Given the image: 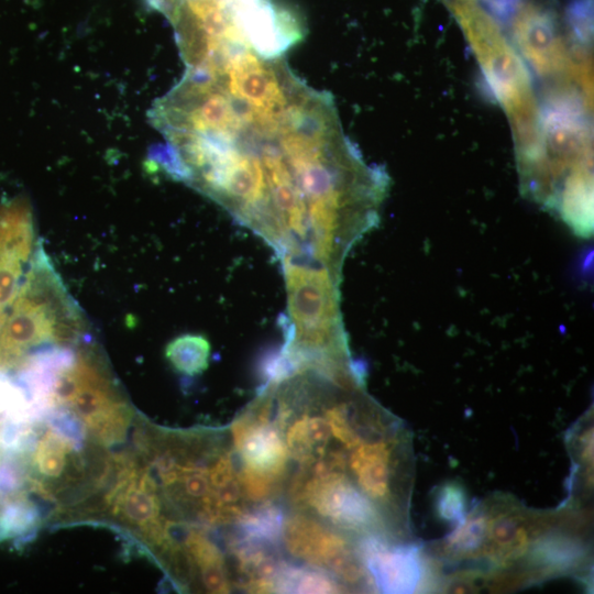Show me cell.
I'll use <instances>...</instances> for the list:
<instances>
[{
  "instance_id": "cell-1",
  "label": "cell",
  "mask_w": 594,
  "mask_h": 594,
  "mask_svg": "<svg viewBox=\"0 0 594 594\" xmlns=\"http://www.w3.org/2000/svg\"><path fill=\"white\" fill-rule=\"evenodd\" d=\"M150 161L265 240L283 265L343 264L380 218L386 172L345 135L330 94L284 56L231 51L182 79L150 112Z\"/></svg>"
},
{
  "instance_id": "cell-2",
  "label": "cell",
  "mask_w": 594,
  "mask_h": 594,
  "mask_svg": "<svg viewBox=\"0 0 594 594\" xmlns=\"http://www.w3.org/2000/svg\"><path fill=\"white\" fill-rule=\"evenodd\" d=\"M82 323L44 250L37 246L0 327V371L20 365L41 344L76 341Z\"/></svg>"
},
{
  "instance_id": "cell-3",
  "label": "cell",
  "mask_w": 594,
  "mask_h": 594,
  "mask_svg": "<svg viewBox=\"0 0 594 594\" xmlns=\"http://www.w3.org/2000/svg\"><path fill=\"white\" fill-rule=\"evenodd\" d=\"M448 4L508 113L517 156L532 155L541 146V114L525 67L504 37L495 16L485 8L472 1H450Z\"/></svg>"
},
{
  "instance_id": "cell-4",
  "label": "cell",
  "mask_w": 594,
  "mask_h": 594,
  "mask_svg": "<svg viewBox=\"0 0 594 594\" xmlns=\"http://www.w3.org/2000/svg\"><path fill=\"white\" fill-rule=\"evenodd\" d=\"M231 433L246 499L255 505L271 502L285 480L288 452L260 395L235 419Z\"/></svg>"
},
{
  "instance_id": "cell-5",
  "label": "cell",
  "mask_w": 594,
  "mask_h": 594,
  "mask_svg": "<svg viewBox=\"0 0 594 594\" xmlns=\"http://www.w3.org/2000/svg\"><path fill=\"white\" fill-rule=\"evenodd\" d=\"M290 504L338 529L367 534L382 526L373 503L344 472L295 474L288 485Z\"/></svg>"
},
{
  "instance_id": "cell-6",
  "label": "cell",
  "mask_w": 594,
  "mask_h": 594,
  "mask_svg": "<svg viewBox=\"0 0 594 594\" xmlns=\"http://www.w3.org/2000/svg\"><path fill=\"white\" fill-rule=\"evenodd\" d=\"M283 540L293 557L342 583H372L358 550L352 548L348 538L309 514L299 512L287 517Z\"/></svg>"
},
{
  "instance_id": "cell-7",
  "label": "cell",
  "mask_w": 594,
  "mask_h": 594,
  "mask_svg": "<svg viewBox=\"0 0 594 594\" xmlns=\"http://www.w3.org/2000/svg\"><path fill=\"white\" fill-rule=\"evenodd\" d=\"M512 15L515 38L530 65L539 76H560L569 66L556 12L538 0H519Z\"/></svg>"
},
{
  "instance_id": "cell-8",
  "label": "cell",
  "mask_w": 594,
  "mask_h": 594,
  "mask_svg": "<svg viewBox=\"0 0 594 594\" xmlns=\"http://www.w3.org/2000/svg\"><path fill=\"white\" fill-rule=\"evenodd\" d=\"M359 557L382 593H413L422 581V561L414 546H391L371 535L360 541Z\"/></svg>"
},
{
  "instance_id": "cell-9",
  "label": "cell",
  "mask_w": 594,
  "mask_h": 594,
  "mask_svg": "<svg viewBox=\"0 0 594 594\" xmlns=\"http://www.w3.org/2000/svg\"><path fill=\"white\" fill-rule=\"evenodd\" d=\"M155 481L146 471L128 470L111 491L108 503L113 514L143 530L145 537L164 550L168 547L167 521L161 518Z\"/></svg>"
},
{
  "instance_id": "cell-10",
  "label": "cell",
  "mask_w": 594,
  "mask_h": 594,
  "mask_svg": "<svg viewBox=\"0 0 594 594\" xmlns=\"http://www.w3.org/2000/svg\"><path fill=\"white\" fill-rule=\"evenodd\" d=\"M346 470L356 486L376 504H385L392 497L393 452L388 440H364L351 450Z\"/></svg>"
},
{
  "instance_id": "cell-11",
  "label": "cell",
  "mask_w": 594,
  "mask_h": 594,
  "mask_svg": "<svg viewBox=\"0 0 594 594\" xmlns=\"http://www.w3.org/2000/svg\"><path fill=\"white\" fill-rule=\"evenodd\" d=\"M184 541L187 558L197 566L204 587L209 593L231 592L232 580L220 549L196 528L188 530Z\"/></svg>"
},
{
  "instance_id": "cell-12",
  "label": "cell",
  "mask_w": 594,
  "mask_h": 594,
  "mask_svg": "<svg viewBox=\"0 0 594 594\" xmlns=\"http://www.w3.org/2000/svg\"><path fill=\"white\" fill-rule=\"evenodd\" d=\"M285 516L272 502L255 505L235 522L238 536L262 544L277 547L283 539Z\"/></svg>"
},
{
  "instance_id": "cell-13",
  "label": "cell",
  "mask_w": 594,
  "mask_h": 594,
  "mask_svg": "<svg viewBox=\"0 0 594 594\" xmlns=\"http://www.w3.org/2000/svg\"><path fill=\"white\" fill-rule=\"evenodd\" d=\"M165 358L178 373L196 376L208 369L210 343L201 334L185 333L166 345Z\"/></svg>"
},
{
  "instance_id": "cell-14",
  "label": "cell",
  "mask_w": 594,
  "mask_h": 594,
  "mask_svg": "<svg viewBox=\"0 0 594 594\" xmlns=\"http://www.w3.org/2000/svg\"><path fill=\"white\" fill-rule=\"evenodd\" d=\"M342 586L331 574L284 562L275 582V593H339Z\"/></svg>"
},
{
  "instance_id": "cell-15",
  "label": "cell",
  "mask_w": 594,
  "mask_h": 594,
  "mask_svg": "<svg viewBox=\"0 0 594 594\" xmlns=\"http://www.w3.org/2000/svg\"><path fill=\"white\" fill-rule=\"evenodd\" d=\"M491 553L498 561L514 560L528 547V534L519 519L512 515H498L488 519L487 536Z\"/></svg>"
},
{
  "instance_id": "cell-16",
  "label": "cell",
  "mask_w": 594,
  "mask_h": 594,
  "mask_svg": "<svg viewBox=\"0 0 594 594\" xmlns=\"http://www.w3.org/2000/svg\"><path fill=\"white\" fill-rule=\"evenodd\" d=\"M488 517L484 512H473L458 524L448 536L444 549L453 557L474 554L484 543L487 536Z\"/></svg>"
},
{
  "instance_id": "cell-17",
  "label": "cell",
  "mask_w": 594,
  "mask_h": 594,
  "mask_svg": "<svg viewBox=\"0 0 594 594\" xmlns=\"http://www.w3.org/2000/svg\"><path fill=\"white\" fill-rule=\"evenodd\" d=\"M74 444L53 428L37 442L33 452V463L37 472L45 477H59L66 466L67 453Z\"/></svg>"
},
{
  "instance_id": "cell-18",
  "label": "cell",
  "mask_w": 594,
  "mask_h": 594,
  "mask_svg": "<svg viewBox=\"0 0 594 594\" xmlns=\"http://www.w3.org/2000/svg\"><path fill=\"white\" fill-rule=\"evenodd\" d=\"M582 556L581 546L566 537H547L534 547L532 558L538 564L553 569L571 566Z\"/></svg>"
},
{
  "instance_id": "cell-19",
  "label": "cell",
  "mask_w": 594,
  "mask_h": 594,
  "mask_svg": "<svg viewBox=\"0 0 594 594\" xmlns=\"http://www.w3.org/2000/svg\"><path fill=\"white\" fill-rule=\"evenodd\" d=\"M435 506L440 519L458 525L466 516V493L460 484L448 483L437 493Z\"/></svg>"
},
{
  "instance_id": "cell-20",
  "label": "cell",
  "mask_w": 594,
  "mask_h": 594,
  "mask_svg": "<svg viewBox=\"0 0 594 594\" xmlns=\"http://www.w3.org/2000/svg\"><path fill=\"white\" fill-rule=\"evenodd\" d=\"M444 1L447 2V1H452V0H444ZM454 1H472V2L482 1L486 6L487 9L492 10L495 7H497L503 0H454Z\"/></svg>"
}]
</instances>
